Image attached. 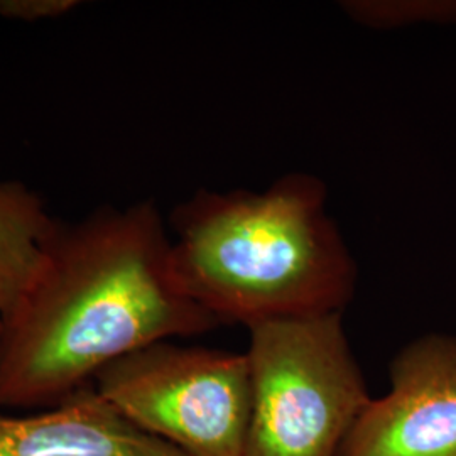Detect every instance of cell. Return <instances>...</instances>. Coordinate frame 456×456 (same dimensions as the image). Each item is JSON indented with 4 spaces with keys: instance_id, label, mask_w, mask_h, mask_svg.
<instances>
[{
    "instance_id": "8992f818",
    "label": "cell",
    "mask_w": 456,
    "mask_h": 456,
    "mask_svg": "<svg viewBox=\"0 0 456 456\" xmlns=\"http://www.w3.org/2000/svg\"><path fill=\"white\" fill-rule=\"evenodd\" d=\"M0 456H188L146 431L86 386L37 412H0Z\"/></svg>"
},
{
    "instance_id": "52a82bcc",
    "label": "cell",
    "mask_w": 456,
    "mask_h": 456,
    "mask_svg": "<svg viewBox=\"0 0 456 456\" xmlns=\"http://www.w3.org/2000/svg\"><path fill=\"white\" fill-rule=\"evenodd\" d=\"M60 220L26 183L0 180V335Z\"/></svg>"
},
{
    "instance_id": "5b68a950",
    "label": "cell",
    "mask_w": 456,
    "mask_h": 456,
    "mask_svg": "<svg viewBox=\"0 0 456 456\" xmlns=\"http://www.w3.org/2000/svg\"><path fill=\"white\" fill-rule=\"evenodd\" d=\"M389 380L338 456H456V335L428 333L403 346Z\"/></svg>"
},
{
    "instance_id": "9c48e42d",
    "label": "cell",
    "mask_w": 456,
    "mask_h": 456,
    "mask_svg": "<svg viewBox=\"0 0 456 456\" xmlns=\"http://www.w3.org/2000/svg\"><path fill=\"white\" fill-rule=\"evenodd\" d=\"M80 5L78 0H0V16L17 22H41L66 16Z\"/></svg>"
},
{
    "instance_id": "7a4b0ae2",
    "label": "cell",
    "mask_w": 456,
    "mask_h": 456,
    "mask_svg": "<svg viewBox=\"0 0 456 456\" xmlns=\"http://www.w3.org/2000/svg\"><path fill=\"white\" fill-rule=\"evenodd\" d=\"M325 183L282 176L264 191L200 190L171 215V271L220 325L343 313L357 265Z\"/></svg>"
},
{
    "instance_id": "3957f363",
    "label": "cell",
    "mask_w": 456,
    "mask_h": 456,
    "mask_svg": "<svg viewBox=\"0 0 456 456\" xmlns=\"http://www.w3.org/2000/svg\"><path fill=\"white\" fill-rule=\"evenodd\" d=\"M248 333L245 456H338L372 401L343 313L264 322Z\"/></svg>"
},
{
    "instance_id": "ba28073f",
    "label": "cell",
    "mask_w": 456,
    "mask_h": 456,
    "mask_svg": "<svg viewBox=\"0 0 456 456\" xmlns=\"http://www.w3.org/2000/svg\"><path fill=\"white\" fill-rule=\"evenodd\" d=\"M340 9L357 24L374 29L456 24V0H345Z\"/></svg>"
},
{
    "instance_id": "6da1fadb",
    "label": "cell",
    "mask_w": 456,
    "mask_h": 456,
    "mask_svg": "<svg viewBox=\"0 0 456 456\" xmlns=\"http://www.w3.org/2000/svg\"><path fill=\"white\" fill-rule=\"evenodd\" d=\"M220 323L183 293L159 208L60 222L0 335V409H46L134 352Z\"/></svg>"
},
{
    "instance_id": "277c9868",
    "label": "cell",
    "mask_w": 456,
    "mask_h": 456,
    "mask_svg": "<svg viewBox=\"0 0 456 456\" xmlns=\"http://www.w3.org/2000/svg\"><path fill=\"white\" fill-rule=\"evenodd\" d=\"M94 386L122 416L188 456H245L252 409L245 354L171 340L103 369Z\"/></svg>"
}]
</instances>
